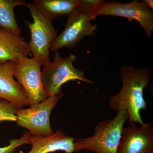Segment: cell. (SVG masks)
<instances>
[{
  "mask_svg": "<svg viewBox=\"0 0 153 153\" xmlns=\"http://www.w3.org/2000/svg\"><path fill=\"white\" fill-rule=\"evenodd\" d=\"M152 72L146 68L123 66L120 71L122 87L118 93L111 97L109 107L116 111L126 110L129 121L143 125L140 112L147 107L144 90L150 82Z\"/></svg>",
  "mask_w": 153,
  "mask_h": 153,
  "instance_id": "obj_1",
  "label": "cell"
},
{
  "mask_svg": "<svg viewBox=\"0 0 153 153\" xmlns=\"http://www.w3.org/2000/svg\"><path fill=\"white\" fill-rule=\"evenodd\" d=\"M128 118V113L123 110L118 111L113 118L100 122L91 136L74 141V152L117 153L124 125Z\"/></svg>",
  "mask_w": 153,
  "mask_h": 153,
  "instance_id": "obj_2",
  "label": "cell"
},
{
  "mask_svg": "<svg viewBox=\"0 0 153 153\" xmlns=\"http://www.w3.org/2000/svg\"><path fill=\"white\" fill-rule=\"evenodd\" d=\"M76 55L70 54L62 58L55 52L54 60L44 66L41 70V78L47 97L57 95L62 93L61 88L63 84L71 80H79L88 84L93 82L85 77V73L73 65Z\"/></svg>",
  "mask_w": 153,
  "mask_h": 153,
  "instance_id": "obj_3",
  "label": "cell"
},
{
  "mask_svg": "<svg viewBox=\"0 0 153 153\" xmlns=\"http://www.w3.org/2000/svg\"><path fill=\"white\" fill-rule=\"evenodd\" d=\"M33 17V22L26 21L25 24L31 33V40L28 43L33 57L45 66L51 62L50 47L57 36V30L52 21L41 13L32 2L27 3L26 6Z\"/></svg>",
  "mask_w": 153,
  "mask_h": 153,
  "instance_id": "obj_4",
  "label": "cell"
},
{
  "mask_svg": "<svg viewBox=\"0 0 153 153\" xmlns=\"http://www.w3.org/2000/svg\"><path fill=\"white\" fill-rule=\"evenodd\" d=\"M96 17L93 11L79 3L78 7L68 16L64 30L53 41L50 51L56 52L63 47L72 48L85 36L95 34L97 26L91 24Z\"/></svg>",
  "mask_w": 153,
  "mask_h": 153,
  "instance_id": "obj_5",
  "label": "cell"
},
{
  "mask_svg": "<svg viewBox=\"0 0 153 153\" xmlns=\"http://www.w3.org/2000/svg\"><path fill=\"white\" fill-rule=\"evenodd\" d=\"M63 92L47 97L38 104L27 109H18L16 111L18 125L29 130L31 134L49 136L54 132L50 125V116L61 97Z\"/></svg>",
  "mask_w": 153,
  "mask_h": 153,
  "instance_id": "obj_6",
  "label": "cell"
},
{
  "mask_svg": "<svg viewBox=\"0 0 153 153\" xmlns=\"http://www.w3.org/2000/svg\"><path fill=\"white\" fill-rule=\"evenodd\" d=\"M94 15L116 16L135 20L141 26L145 33L151 37L153 31V13L144 1L134 0L128 3L116 1H105L97 9Z\"/></svg>",
  "mask_w": 153,
  "mask_h": 153,
  "instance_id": "obj_7",
  "label": "cell"
},
{
  "mask_svg": "<svg viewBox=\"0 0 153 153\" xmlns=\"http://www.w3.org/2000/svg\"><path fill=\"white\" fill-rule=\"evenodd\" d=\"M41 62L36 58L26 57L16 63L14 77L27 96L30 106L47 98L41 78Z\"/></svg>",
  "mask_w": 153,
  "mask_h": 153,
  "instance_id": "obj_8",
  "label": "cell"
},
{
  "mask_svg": "<svg viewBox=\"0 0 153 153\" xmlns=\"http://www.w3.org/2000/svg\"><path fill=\"white\" fill-rule=\"evenodd\" d=\"M124 127L117 153H153V127L151 122L137 127L130 123Z\"/></svg>",
  "mask_w": 153,
  "mask_h": 153,
  "instance_id": "obj_9",
  "label": "cell"
},
{
  "mask_svg": "<svg viewBox=\"0 0 153 153\" xmlns=\"http://www.w3.org/2000/svg\"><path fill=\"white\" fill-rule=\"evenodd\" d=\"M16 64L15 62L9 61L0 66V99L10 102L20 109L30 105V102L23 88L14 79Z\"/></svg>",
  "mask_w": 153,
  "mask_h": 153,
  "instance_id": "obj_10",
  "label": "cell"
},
{
  "mask_svg": "<svg viewBox=\"0 0 153 153\" xmlns=\"http://www.w3.org/2000/svg\"><path fill=\"white\" fill-rule=\"evenodd\" d=\"M31 134V150L27 153L20 151L16 153H50L59 151L66 153L74 152L75 140L66 135L60 129L49 136Z\"/></svg>",
  "mask_w": 153,
  "mask_h": 153,
  "instance_id": "obj_11",
  "label": "cell"
},
{
  "mask_svg": "<svg viewBox=\"0 0 153 153\" xmlns=\"http://www.w3.org/2000/svg\"><path fill=\"white\" fill-rule=\"evenodd\" d=\"M30 53L28 43L23 37L0 28V63H17Z\"/></svg>",
  "mask_w": 153,
  "mask_h": 153,
  "instance_id": "obj_12",
  "label": "cell"
},
{
  "mask_svg": "<svg viewBox=\"0 0 153 153\" xmlns=\"http://www.w3.org/2000/svg\"><path fill=\"white\" fill-rule=\"evenodd\" d=\"M33 3L42 13L53 21L68 16L78 7L79 0H34Z\"/></svg>",
  "mask_w": 153,
  "mask_h": 153,
  "instance_id": "obj_13",
  "label": "cell"
},
{
  "mask_svg": "<svg viewBox=\"0 0 153 153\" xmlns=\"http://www.w3.org/2000/svg\"><path fill=\"white\" fill-rule=\"evenodd\" d=\"M27 3L25 0H0V28L21 36L14 10L18 6H26Z\"/></svg>",
  "mask_w": 153,
  "mask_h": 153,
  "instance_id": "obj_14",
  "label": "cell"
},
{
  "mask_svg": "<svg viewBox=\"0 0 153 153\" xmlns=\"http://www.w3.org/2000/svg\"><path fill=\"white\" fill-rule=\"evenodd\" d=\"M18 108L10 102L0 99V122H16Z\"/></svg>",
  "mask_w": 153,
  "mask_h": 153,
  "instance_id": "obj_15",
  "label": "cell"
},
{
  "mask_svg": "<svg viewBox=\"0 0 153 153\" xmlns=\"http://www.w3.org/2000/svg\"><path fill=\"white\" fill-rule=\"evenodd\" d=\"M31 135L30 132H26L20 138L10 140L8 146L0 148V153H14L21 146L30 144Z\"/></svg>",
  "mask_w": 153,
  "mask_h": 153,
  "instance_id": "obj_16",
  "label": "cell"
},
{
  "mask_svg": "<svg viewBox=\"0 0 153 153\" xmlns=\"http://www.w3.org/2000/svg\"><path fill=\"white\" fill-rule=\"evenodd\" d=\"M150 9L153 10V1L152 0H144L143 1Z\"/></svg>",
  "mask_w": 153,
  "mask_h": 153,
  "instance_id": "obj_17",
  "label": "cell"
},
{
  "mask_svg": "<svg viewBox=\"0 0 153 153\" xmlns=\"http://www.w3.org/2000/svg\"><path fill=\"white\" fill-rule=\"evenodd\" d=\"M2 64V63H0V66H1V65Z\"/></svg>",
  "mask_w": 153,
  "mask_h": 153,
  "instance_id": "obj_18",
  "label": "cell"
}]
</instances>
